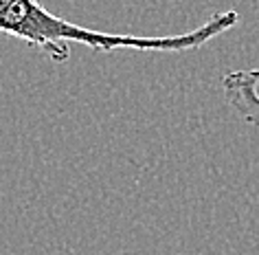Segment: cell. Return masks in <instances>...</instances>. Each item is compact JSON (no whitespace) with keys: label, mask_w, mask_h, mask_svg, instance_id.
I'll return each instance as SVG.
<instances>
[{"label":"cell","mask_w":259,"mask_h":255,"mask_svg":"<svg viewBox=\"0 0 259 255\" xmlns=\"http://www.w3.org/2000/svg\"><path fill=\"white\" fill-rule=\"evenodd\" d=\"M237 22V11H220V14H213L204 24H200L198 29L187 31V33L165 38H141L79 27L66 18L51 14L40 0H0V33H7L11 38H18V40H24L42 49L53 62L68 60V42L83 44V47H90L99 53H110V51L119 49L183 53V51L204 47L213 38L233 29Z\"/></svg>","instance_id":"cell-1"},{"label":"cell","mask_w":259,"mask_h":255,"mask_svg":"<svg viewBox=\"0 0 259 255\" xmlns=\"http://www.w3.org/2000/svg\"><path fill=\"white\" fill-rule=\"evenodd\" d=\"M222 88L229 106L246 123L259 128V68L231 70L224 75Z\"/></svg>","instance_id":"cell-2"}]
</instances>
